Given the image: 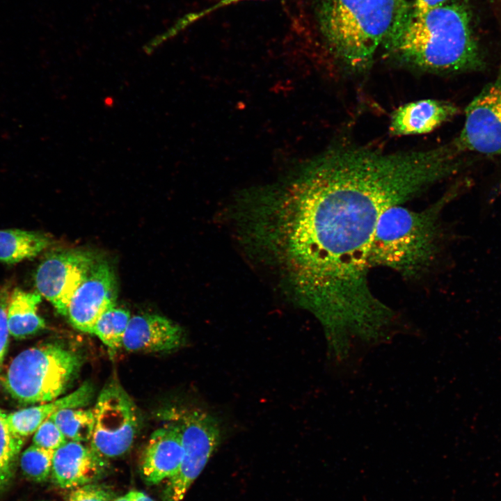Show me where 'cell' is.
Segmentation results:
<instances>
[{"mask_svg": "<svg viewBox=\"0 0 501 501\" xmlns=\"http://www.w3.org/2000/svg\"><path fill=\"white\" fill-rule=\"evenodd\" d=\"M450 175L440 147L329 148L257 190L248 213L250 244L273 262L297 302L323 326L367 324L387 309L368 278L381 216Z\"/></svg>", "mask_w": 501, "mask_h": 501, "instance_id": "6da1fadb", "label": "cell"}, {"mask_svg": "<svg viewBox=\"0 0 501 501\" xmlns=\"http://www.w3.org/2000/svg\"><path fill=\"white\" fill-rule=\"evenodd\" d=\"M382 46L400 64L430 72H465L485 66L472 12L462 1L424 13L412 10L409 3Z\"/></svg>", "mask_w": 501, "mask_h": 501, "instance_id": "7a4b0ae2", "label": "cell"}, {"mask_svg": "<svg viewBox=\"0 0 501 501\" xmlns=\"http://www.w3.org/2000/svg\"><path fill=\"white\" fill-rule=\"evenodd\" d=\"M407 0H319L317 25L330 51L347 67L366 69Z\"/></svg>", "mask_w": 501, "mask_h": 501, "instance_id": "3957f363", "label": "cell"}, {"mask_svg": "<svg viewBox=\"0 0 501 501\" xmlns=\"http://www.w3.org/2000/svg\"><path fill=\"white\" fill-rule=\"evenodd\" d=\"M457 191L456 187L422 210L401 205L388 208L373 235L371 267H386L411 279L427 271L439 250L440 214Z\"/></svg>", "mask_w": 501, "mask_h": 501, "instance_id": "277c9868", "label": "cell"}, {"mask_svg": "<svg viewBox=\"0 0 501 501\" xmlns=\"http://www.w3.org/2000/svg\"><path fill=\"white\" fill-rule=\"evenodd\" d=\"M82 363L79 353L61 344L31 347L13 360L4 385L12 397L22 402H48L65 391Z\"/></svg>", "mask_w": 501, "mask_h": 501, "instance_id": "5b68a950", "label": "cell"}, {"mask_svg": "<svg viewBox=\"0 0 501 501\" xmlns=\"http://www.w3.org/2000/svg\"><path fill=\"white\" fill-rule=\"evenodd\" d=\"M165 418L177 426L182 445V462L169 479L167 495L181 501L218 445L221 427L216 417L200 408H173Z\"/></svg>", "mask_w": 501, "mask_h": 501, "instance_id": "8992f818", "label": "cell"}, {"mask_svg": "<svg viewBox=\"0 0 501 501\" xmlns=\"http://www.w3.org/2000/svg\"><path fill=\"white\" fill-rule=\"evenodd\" d=\"M93 412L90 447L105 459L125 454L136 435L138 415L133 400L118 381H110L104 386Z\"/></svg>", "mask_w": 501, "mask_h": 501, "instance_id": "52a82bcc", "label": "cell"}, {"mask_svg": "<svg viewBox=\"0 0 501 501\" xmlns=\"http://www.w3.org/2000/svg\"><path fill=\"white\" fill-rule=\"evenodd\" d=\"M452 144L461 155L501 158V72L468 105L463 128Z\"/></svg>", "mask_w": 501, "mask_h": 501, "instance_id": "ba28073f", "label": "cell"}, {"mask_svg": "<svg viewBox=\"0 0 501 501\" xmlns=\"http://www.w3.org/2000/svg\"><path fill=\"white\" fill-rule=\"evenodd\" d=\"M94 253L79 249L49 253L35 274L37 292L66 316L72 297L98 260Z\"/></svg>", "mask_w": 501, "mask_h": 501, "instance_id": "9c48e42d", "label": "cell"}, {"mask_svg": "<svg viewBox=\"0 0 501 501\" xmlns=\"http://www.w3.org/2000/svg\"><path fill=\"white\" fill-rule=\"evenodd\" d=\"M116 279L113 269L98 259L72 297L66 316L77 330L93 334L95 325L107 310L116 307Z\"/></svg>", "mask_w": 501, "mask_h": 501, "instance_id": "30bf717a", "label": "cell"}, {"mask_svg": "<svg viewBox=\"0 0 501 501\" xmlns=\"http://www.w3.org/2000/svg\"><path fill=\"white\" fill-rule=\"evenodd\" d=\"M186 341L183 329L156 314L131 317L122 347L130 352L157 353L179 349Z\"/></svg>", "mask_w": 501, "mask_h": 501, "instance_id": "8fae6325", "label": "cell"}, {"mask_svg": "<svg viewBox=\"0 0 501 501\" xmlns=\"http://www.w3.org/2000/svg\"><path fill=\"white\" fill-rule=\"evenodd\" d=\"M106 468V459L90 446L67 440L56 450L52 459L51 475L61 488H77L100 477Z\"/></svg>", "mask_w": 501, "mask_h": 501, "instance_id": "7c38bea8", "label": "cell"}, {"mask_svg": "<svg viewBox=\"0 0 501 501\" xmlns=\"http://www.w3.org/2000/svg\"><path fill=\"white\" fill-rule=\"evenodd\" d=\"M182 459V445L177 426L168 420L151 435L141 461V472L149 484L170 479L178 470Z\"/></svg>", "mask_w": 501, "mask_h": 501, "instance_id": "4fadbf2b", "label": "cell"}, {"mask_svg": "<svg viewBox=\"0 0 501 501\" xmlns=\"http://www.w3.org/2000/svg\"><path fill=\"white\" fill-rule=\"evenodd\" d=\"M454 104L438 100H422L397 109L391 116L390 132L395 136L432 132L459 113Z\"/></svg>", "mask_w": 501, "mask_h": 501, "instance_id": "5bb4252c", "label": "cell"}, {"mask_svg": "<svg viewBox=\"0 0 501 501\" xmlns=\"http://www.w3.org/2000/svg\"><path fill=\"white\" fill-rule=\"evenodd\" d=\"M93 395V386L85 383L65 397L10 413L7 415V421L15 434L22 438L26 437L35 432L45 420L56 411L88 405Z\"/></svg>", "mask_w": 501, "mask_h": 501, "instance_id": "9a60e30c", "label": "cell"}, {"mask_svg": "<svg viewBox=\"0 0 501 501\" xmlns=\"http://www.w3.org/2000/svg\"><path fill=\"white\" fill-rule=\"evenodd\" d=\"M41 301L42 296L37 291L13 289L7 309L8 328L12 336L22 338L44 328L45 320L37 313Z\"/></svg>", "mask_w": 501, "mask_h": 501, "instance_id": "2e32d148", "label": "cell"}, {"mask_svg": "<svg viewBox=\"0 0 501 501\" xmlns=\"http://www.w3.org/2000/svg\"><path fill=\"white\" fill-rule=\"evenodd\" d=\"M45 234L19 229L0 230V262L15 264L33 258L49 247Z\"/></svg>", "mask_w": 501, "mask_h": 501, "instance_id": "e0dca14e", "label": "cell"}, {"mask_svg": "<svg viewBox=\"0 0 501 501\" xmlns=\"http://www.w3.org/2000/svg\"><path fill=\"white\" fill-rule=\"evenodd\" d=\"M65 438L72 441H90L93 433L95 418L92 409L67 408L51 415Z\"/></svg>", "mask_w": 501, "mask_h": 501, "instance_id": "ac0fdd59", "label": "cell"}, {"mask_svg": "<svg viewBox=\"0 0 501 501\" xmlns=\"http://www.w3.org/2000/svg\"><path fill=\"white\" fill-rule=\"evenodd\" d=\"M22 444L23 438L11 430L7 421V415L0 408V494L13 477Z\"/></svg>", "mask_w": 501, "mask_h": 501, "instance_id": "d6986e66", "label": "cell"}, {"mask_svg": "<svg viewBox=\"0 0 501 501\" xmlns=\"http://www.w3.org/2000/svg\"><path fill=\"white\" fill-rule=\"evenodd\" d=\"M130 318L129 311L114 307L100 317L95 325L93 334L110 350L116 351L122 347Z\"/></svg>", "mask_w": 501, "mask_h": 501, "instance_id": "ffe728a7", "label": "cell"}, {"mask_svg": "<svg viewBox=\"0 0 501 501\" xmlns=\"http://www.w3.org/2000/svg\"><path fill=\"white\" fill-rule=\"evenodd\" d=\"M54 452L34 444L26 449L20 458V466L25 476L36 482L46 480L51 471Z\"/></svg>", "mask_w": 501, "mask_h": 501, "instance_id": "44dd1931", "label": "cell"}, {"mask_svg": "<svg viewBox=\"0 0 501 501\" xmlns=\"http://www.w3.org/2000/svg\"><path fill=\"white\" fill-rule=\"evenodd\" d=\"M33 444L43 449L55 451L67 440L50 417L34 432Z\"/></svg>", "mask_w": 501, "mask_h": 501, "instance_id": "7402d4cb", "label": "cell"}, {"mask_svg": "<svg viewBox=\"0 0 501 501\" xmlns=\"http://www.w3.org/2000/svg\"><path fill=\"white\" fill-rule=\"evenodd\" d=\"M13 289L12 284L8 282L0 285V366L8 343L10 333L7 323V309Z\"/></svg>", "mask_w": 501, "mask_h": 501, "instance_id": "603a6c76", "label": "cell"}, {"mask_svg": "<svg viewBox=\"0 0 501 501\" xmlns=\"http://www.w3.org/2000/svg\"><path fill=\"white\" fill-rule=\"evenodd\" d=\"M113 492L105 486L87 484L71 491L67 501H113Z\"/></svg>", "mask_w": 501, "mask_h": 501, "instance_id": "cb8c5ba5", "label": "cell"}, {"mask_svg": "<svg viewBox=\"0 0 501 501\" xmlns=\"http://www.w3.org/2000/svg\"><path fill=\"white\" fill-rule=\"evenodd\" d=\"M241 1H245V0H220L216 3L212 5L211 6L206 8L205 9H203L199 12L190 13L186 16H184L183 18L180 19L177 23H176L172 29H170V31L168 32L165 37L163 39H165L167 35L168 36H173V35L178 33L181 29L185 28L188 25H189L191 23L198 20V19H200L201 17H204L205 15H207L213 11L218 10L219 8H223L226 6L230 5L232 3H235L237 2H239Z\"/></svg>", "mask_w": 501, "mask_h": 501, "instance_id": "d4e9b609", "label": "cell"}, {"mask_svg": "<svg viewBox=\"0 0 501 501\" xmlns=\"http://www.w3.org/2000/svg\"><path fill=\"white\" fill-rule=\"evenodd\" d=\"M449 0H414L410 3V8L417 13H424L429 10L441 6Z\"/></svg>", "mask_w": 501, "mask_h": 501, "instance_id": "484cf974", "label": "cell"}, {"mask_svg": "<svg viewBox=\"0 0 501 501\" xmlns=\"http://www.w3.org/2000/svg\"><path fill=\"white\" fill-rule=\"evenodd\" d=\"M133 501H154L152 498L143 492L132 491Z\"/></svg>", "mask_w": 501, "mask_h": 501, "instance_id": "4316f807", "label": "cell"}, {"mask_svg": "<svg viewBox=\"0 0 501 501\" xmlns=\"http://www.w3.org/2000/svg\"><path fill=\"white\" fill-rule=\"evenodd\" d=\"M113 501H133V493L130 491L122 496L114 499Z\"/></svg>", "mask_w": 501, "mask_h": 501, "instance_id": "83f0119b", "label": "cell"}]
</instances>
